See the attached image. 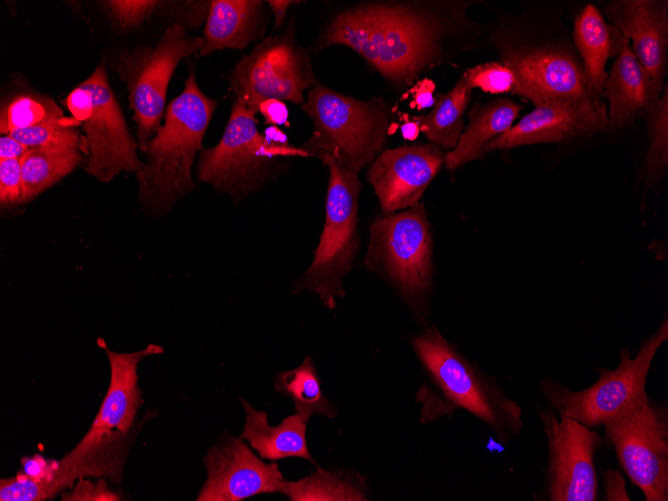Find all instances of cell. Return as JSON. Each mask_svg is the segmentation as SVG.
<instances>
[{
    "label": "cell",
    "instance_id": "60d3db41",
    "mask_svg": "<svg viewBox=\"0 0 668 501\" xmlns=\"http://www.w3.org/2000/svg\"><path fill=\"white\" fill-rule=\"evenodd\" d=\"M434 89V86L432 82L430 81H423L422 84H420L419 88L416 91L415 94V102L421 106V107H428L431 106L432 104L435 103V100L432 96V91Z\"/></svg>",
    "mask_w": 668,
    "mask_h": 501
},
{
    "label": "cell",
    "instance_id": "f546056e",
    "mask_svg": "<svg viewBox=\"0 0 668 501\" xmlns=\"http://www.w3.org/2000/svg\"><path fill=\"white\" fill-rule=\"evenodd\" d=\"M63 110L53 99L37 93H21L12 98L1 111V133L8 135L18 129L64 118Z\"/></svg>",
    "mask_w": 668,
    "mask_h": 501
},
{
    "label": "cell",
    "instance_id": "30bf717a",
    "mask_svg": "<svg viewBox=\"0 0 668 501\" xmlns=\"http://www.w3.org/2000/svg\"><path fill=\"white\" fill-rule=\"evenodd\" d=\"M129 433L114 430L97 440H80L59 460L39 454L22 458L23 471L1 479L0 500L51 499L85 477L105 476L120 484L131 441Z\"/></svg>",
    "mask_w": 668,
    "mask_h": 501
},
{
    "label": "cell",
    "instance_id": "74e56055",
    "mask_svg": "<svg viewBox=\"0 0 668 501\" xmlns=\"http://www.w3.org/2000/svg\"><path fill=\"white\" fill-rule=\"evenodd\" d=\"M258 112L265 118L267 123L282 125L288 121V108L284 101L279 99H266L259 104Z\"/></svg>",
    "mask_w": 668,
    "mask_h": 501
},
{
    "label": "cell",
    "instance_id": "d590c367",
    "mask_svg": "<svg viewBox=\"0 0 668 501\" xmlns=\"http://www.w3.org/2000/svg\"><path fill=\"white\" fill-rule=\"evenodd\" d=\"M71 492H63L64 501H117L121 496L108 488L105 479L96 483L81 478L72 487Z\"/></svg>",
    "mask_w": 668,
    "mask_h": 501
},
{
    "label": "cell",
    "instance_id": "277c9868",
    "mask_svg": "<svg viewBox=\"0 0 668 501\" xmlns=\"http://www.w3.org/2000/svg\"><path fill=\"white\" fill-rule=\"evenodd\" d=\"M217 104L200 90L191 67L183 91L165 110L164 124L143 149L146 161L136 177L146 211L163 215L196 187L192 166Z\"/></svg>",
    "mask_w": 668,
    "mask_h": 501
},
{
    "label": "cell",
    "instance_id": "ab89813d",
    "mask_svg": "<svg viewBox=\"0 0 668 501\" xmlns=\"http://www.w3.org/2000/svg\"><path fill=\"white\" fill-rule=\"evenodd\" d=\"M268 6L270 7L273 16H274V28H280L286 19V14L290 6H292L294 1L291 0H269L266 1Z\"/></svg>",
    "mask_w": 668,
    "mask_h": 501
},
{
    "label": "cell",
    "instance_id": "7402d4cb",
    "mask_svg": "<svg viewBox=\"0 0 668 501\" xmlns=\"http://www.w3.org/2000/svg\"><path fill=\"white\" fill-rule=\"evenodd\" d=\"M629 43L628 39L624 42L603 86L602 96L609 102L610 129L632 125L641 110L648 113L656 103L647 75Z\"/></svg>",
    "mask_w": 668,
    "mask_h": 501
},
{
    "label": "cell",
    "instance_id": "1f68e13d",
    "mask_svg": "<svg viewBox=\"0 0 668 501\" xmlns=\"http://www.w3.org/2000/svg\"><path fill=\"white\" fill-rule=\"evenodd\" d=\"M649 115L650 145L646 164V174L653 181L667 166L668 148V87L665 85L659 100Z\"/></svg>",
    "mask_w": 668,
    "mask_h": 501
},
{
    "label": "cell",
    "instance_id": "6da1fadb",
    "mask_svg": "<svg viewBox=\"0 0 668 501\" xmlns=\"http://www.w3.org/2000/svg\"><path fill=\"white\" fill-rule=\"evenodd\" d=\"M472 2H371L340 11L316 42V51L344 45L385 79L410 85L422 73L463 50Z\"/></svg>",
    "mask_w": 668,
    "mask_h": 501
},
{
    "label": "cell",
    "instance_id": "484cf974",
    "mask_svg": "<svg viewBox=\"0 0 668 501\" xmlns=\"http://www.w3.org/2000/svg\"><path fill=\"white\" fill-rule=\"evenodd\" d=\"M82 150L71 146L33 147L20 159L22 201L26 204L71 173L82 161Z\"/></svg>",
    "mask_w": 668,
    "mask_h": 501
},
{
    "label": "cell",
    "instance_id": "f1b7e54d",
    "mask_svg": "<svg viewBox=\"0 0 668 501\" xmlns=\"http://www.w3.org/2000/svg\"><path fill=\"white\" fill-rule=\"evenodd\" d=\"M320 383L313 359L307 356L297 368L277 373L274 389L280 395L291 398L296 413L307 423L314 414L329 418L337 415L335 405L323 395Z\"/></svg>",
    "mask_w": 668,
    "mask_h": 501
},
{
    "label": "cell",
    "instance_id": "7a4b0ae2",
    "mask_svg": "<svg viewBox=\"0 0 668 501\" xmlns=\"http://www.w3.org/2000/svg\"><path fill=\"white\" fill-rule=\"evenodd\" d=\"M413 348L430 382L417 393L423 423L451 417L462 408L480 419L503 443L520 434L523 420L519 404L446 341L436 327H428L416 336Z\"/></svg>",
    "mask_w": 668,
    "mask_h": 501
},
{
    "label": "cell",
    "instance_id": "e575fe53",
    "mask_svg": "<svg viewBox=\"0 0 668 501\" xmlns=\"http://www.w3.org/2000/svg\"><path fill=\"white\" fill-rule=\"evenodd\" d=\"M22 201V171L20 159L0 160V203L12 207Z\"/></svg>",
    "mask_w": 668,
    "mask_h": 501
},
{
    "label": "cell",
    "instance_id": "d4e9b609",
    "mask_svg": "<svg viewBox=\"0 0 668 501\" xmlns=\"http://www.w3.org/2000/svg\"><path fill=\"white\" fill-rule=\"evenodd\" d=\"M522 105L498 98L486 104H475L469 112V125L460 135L456 146L445 154L444 163L454 170L481 157L484 146L512 127Z\"/></svg>",
    "mask_w": 668,
    "mask_h": 501
},
{
    "label": "cell",
    "instance_id": "9a60e30c",
    "mask_svg": "<svg viewBox=\"0 0 668 501\" xmlns=\"http://www.w3.org/2000/svg\"><path fill=\"white\" fill-rule=\"evenodd\" d=\"M538 415L547 441L543 498L549 501H595L599 485L595 456L602 439L595 429L551 408Z\"/></svg>",
    "mask_w": 668,
    "mask_h": 501
},
{
    "label": "cell",
    "instance_id": "4fadbf2b",
    "mask_svg": "<svg viewBox=\"0 0 668 501\" xmlns=\"http://www.w3.org/2000/svg\"><path fill=\"white\" fill-rule=\"evenodd\" d=\"M365 266L387 277L406 299L414 301L428 293L432 241L423 204L373 221Z\"/></svg>",
    "mask_w": 668,
    "mask_h": 501
},
{
    "label": "cell",
    "instance_id": "d6986e66",
    "mask_svg": "<svg viewBox=\"0 0 668 501\" xmlns=\"http://www.w3.org/2000/svg\"><path fill=\"white\" fill-rule=\"evenodd\" d=\"M605 14L624 37L645 71L652 98L657 102L664 90L668 51L667 0H615Z\"/></svg>",
    "mask_w": 668,
    "mask_h": 501
},
{
    "label": "cell",
    "instance_id": "ba28073f",
    "mask_svg": "<svg viewBox=\"0 0 668 501\" xmlns=\"http://www.w3.org/2000/svg\"><path fill=\"white\" fill-rule=\"evenodd\" d=\"M320 159L329 170L325 222L313 261L295 281L293 293H315L326 308L333 309L337 298L345 295L343 281L359 249L358 198L362 185L356 173L331 157Z\"/></svg>",
    "mask_w": 668,
    "mask_h": 501
},
{
    "label": "cell",
    "instance_id": "9c48e42d",
    "mask_svg": "<svg viewBox=\"0 0 668 501\" xmlns=\"http://www.w3.org/2000/svg\"><path fill=\"white\" fill-rule=\"evenodd\" d=\"M65 105L80 122L84 170L100 182H109L121 172L137 173L143 167L139 144L130 134L120 105L109 86L104 62L65 99Z\"/></svg>",
    "mask_w": 668,
    "mask_h": 501
},
{
    "label": "cell",
    "instance_id": "cb8c5ba5",
    "mask_svg": "<svg viewBox=\"0 0 668 501\" xmlns=\"http://www.w3.org/2000/svg\"><path fill=\"white\" fill-rule=\"evenodd\" d=\"M239 400L246 413V422L240 437L246 439L262 459L275 461L299 457L315 464L306 442L307 423L297 413L283 419L278 426H270L265 411L254 409L242 398Z\"/></svg>",
    "mask_w": 668,
    "mask_h": 501
},
{
    "label": "cell",
    "instance_id": "7c38bea8",
    "mask_svg": "<svg viewBox=\"0 0 668 501\" xmlns=\"http://www.w3.org/2000/svg\"><path fill=\"white\" fill-rule=\"evenodd\" d=\"M225 77L236 99L256 112L266 99L302 105L304 90L317 84L309 52L296 41L293 16L281 35L262 40Z\"/></svg>",
    "mask_w": 668,
    "mask_h": 501
},
{
    "label": "cell",
    "instance_id": "4316f807",
    "mask_svg": "<svg viewBox=\"0 0 668 501\" xmlns=\"http://www.w3.org/2000/svg\"><path fill=\"white\" fill-rule=\"evenodd\" d=\"M472 95L466 73L447 93L439 94L433 109L415 118L419 130L439 147L453 149L463 130V117Z\"/></svg>",
    "mask_w": 668,
    "mask_h": 501
},
{
    "label": "cell",
    "instance_id": "4dcf8cb0",
    "mask_svg": "<svg viewBox=\"0 0 668 501\" xmlns=\"http://www.w3.org/2000/svg\"><path fill=\"white\" fill-rule=\"evenodd\" d=\"M79 125L81 126L80 122L74 117H64L60 120L49 121L28 128L14 130L8 135L30 148L71 146L82 150L83 136L77 129Z\"/></svg>",
    "mask_w": 668,
    "mask_h": 501
},
{
    "label": "cell",
    "instance_id": "d6a6232c",
    "mask_svg": "<svg viewBox=\"0 0 668 501\" xmlns=\"http://www.w3.org/2000/svg\"><path fill=\"white\" fill-rule=\"evenodd\" d=\"M465 73L472 88L488 93H511L515 83L513 73L500 62L480 64Z\"/></svg>",
    "mask_w": 668,
    "mask_h": 501
},
{
    "label": "cell",
    "instance_id": "52a82bcc",
    "mask_svg": "<svg viewBox=\"0 0 668 501\" xmlns=\"http://www.w3.org/2000/svg\"><path fill=\"white\" fill-rule=\"evenodd\" d=\"M668 339L667 318L655 333L644 340L633 357L628 348L621 350L615 369L599 368L597 381L573 391L553 378H542L538 389L558 415L595 429L644 405L649 396L646 383L652 361Z\"/></svg>",
    "mask_w": 668,
    "mask_h": 501
},
{
    "label": "cell",
    "instance_id": "8992f818",
    "mask_svg": "<svg viewBox=\"0 0 668 501\" xmlns=\"http://www.w3.org/2000/svg\"><path fill=\"white\" fill-rule=\"evenodd\" d=\"M256 113L236 99L220 141L200 151L197 179L229 195L236 205L263 186L276 158L307 156L299 147L288 145L286 135L275 126L262 135Z\"/></svg>",
    "mask_w": 668,
    "mask_h": 501
},
{
    "label": "cell",
    "instance_id": "836d02e7",
    "mask_svg": "<svg viewBox=\"0 0 668 501\" xmlns=\"http://www.w3.org/2000/svg\"><path fill=\"white\" fill-rule=\"evenodd\" d=\"M103 3L115 23L125 30L140 26L162 4L154 0H111Z\"/></svg>",
    "mask_w": 668,
    "mask_h": 501
},
{
    "label": "cell",
    "instance_id": "3957f363",
    "mask_svg": "<svg viewBox=\"0 0 668 501\" xmlns=\"http://www.w3.org/2000/svg\"><path fill=\"white\" fill-rule=\"evenodd\" d=\"M567 35L561 26L528 18L497 27L491 41L499 62L514 75L511 93L535 106L601 101L590 92L582 60Z\"/></svg>",
    "mask_w": 668,
    "mask_h": 501
},
{
    "label": "cell",
    "instance_id": "ffe728a7",
    "mask_svg": "<svg viewBox=\"0 0 668 501\" xmlns=\"http://www.w3.org/2000/svg\"><path fill=\"white\" fill-rule=\"evenodd\" d=\"M109 360L110 383L101 406L82 440L93 441L114 429L128 433L131 431L138 409L141 406V390L138 386V364L150 355L163 353L160 345L149 344L143 350L118 353L100 339Z\"/></svg>",
    "mask_w": 668,
    "mask_h": 501
},
{
    "label": "cell",
    "instance_id": "f35d334b",
    "mask_svg": "<svg viewBox=\"0 0 668 501\" xmlns=\"http://www.w3.org/2000/svg\"><path fill=\"white\" fill-rule=\"evenodd\" d=\"M30 147L11 137L5 135L0 138L1 159H21Z\"/></svg>",
    "mask_w": 668,
    "mask_h": 501
},
{
    "label": "cell",
    "instance_id": "e0dca14e",
    "mask_svg": "<svg viewBox=\"0 0 668 501\" xmlns=\"http://www.w3.org/2000/svg\"><path fill=\"white\" fill-rule=\"evenodd\" d=\"M444 158L443 149L431 142L380 153L370 164L366 178L378 197L383 214L417 205Z\"/></svg>",
    "mask_w": 668,
    "mask_h": 501
},
{
    "label": "cell",
    "instance_id": "5bb4252c",
    "mask_svg": "<svg viewBox=\"0 0 668 501\" xmlns=\"http://www.w3.org/2000/svg\"><path fill=\"white\" fill-rule=\"evenodd\" d=\"M619 465L646 501H668V410L648 401L604 424Z\"/></svg>",
    "mask_w": 668,
    "mask_h": 501
},
{
    "label": "cell",
    "instance_id": "603a6c76",
    "mask_svg": "<svg viewBox=\"0 0 668 501\" xmlns=\"http://www.w3.org/2000/svg\"><path fill=\"white\" fill-rule=\"evenodd\" d=\"M626 40L593 4H587L575 19L573 42L582 60L589 90L599 100L608 76L607 60L620 53Z\"/></svg>",
    "mask_w": 668,
    "mask_h": 501
},
{
    "label": "cell",
    "instance_id": "5b68a950",
    "mask_svg": "<svg viewBox=\"0 0 668 501\" xmlns=\"http://www.w3.org/2000/svg\"><path fill=\"white\" fill-rule=\"evenodd\" d=\"M301 108L314 127L299 146L307 156L331 157L358 174L381 153L390 114L382 97L359 100L317 83Z\"/></svg>",
    "mask_w": 668,
    "mask_h": 501
},
{
    "label": "cell",
    "instance_id": "b9f144b4",
    "mask_svg": "<svg viewBox=\"0 0 668 501\" xmlns=\"http://www.w3.org/2000/svg\"><path fill=\"white\" fill-rule=\"evenodd\" d=\"M415 127H418L417 124L414 125H406L402 128L403 134L405 137H413L416 136L417 132H413L412 130H416Z\"/></svg>",
    "mask_w": 668,
    "mask_h": 501
},
{
    "label": "cell",
    "instance_id": "ac0fdd59",
    "mask_svg": "<svg viewBox=\"0 0 668 501\" xmlns=\"http://www.w3.org/2000/svg\"><path fill=\"white\" fill-rule=\"evenodd\" d=\"M607 128L608 115L602 101L545 103L535 106L517 124L489 141L483 148V154L522 145L591 136Z\"/></svg>",
    "mask_w": 668,
    "mask_h": 501
},
{
    "label": "cell",
    "instance_id": "2e32d148",
    "mask_svg": "<svg viewBox=\"0 0 668 501\" xmlns=\"http://www.w3.org/2000/svg\"><path fill=\"white\" fill-rule=\"evenodd\" d=\"M207 478L197 501H239L279 492L284 477L276 463H265L242 441L226 435L206 453Z\"/></svg>",
    "mask_w": 668,
    "mask_h": 501
},
{
    "label": "cell",
    "instance_id": "44dd1931",
    "mask_svg": "<svg viewBox=\"0 0 668 501\" xmlns=\"http://www.w3.org/2000/svg\"><path fill=\"white\" fill-rule=\"evenodd\" d=\"M267 22L265 2L260 0H214L203 31L199 55L230 49H244L264 36Z\"/></svg>",
    "mask_w": 668,
    "mask_h": 501
},
{
    "label": "cell",
    "instance_id": "8fae6325",
    "mask_svg": "<svg viewBox=\"0 0 668 501\" xmlns=\"http://www.w3.org/2000/svg\"><path fill=\"white\" fill-rule=\"evenodd\" d=\"M202 37H190L180 23L169 25L155 46H139L117 58L116 71L129 92L141 151L154 137L165 114L169 81L178 63L199 53Z\"/></svg>",
    "mask_w": 668,
    "mask_h": 501
},
{
    "label": "cell",
    "instance_id": "83f0119b",
    "mask_svg": "<svg viewBox=\"0 0 668 501\" xmlns=\"http://www.w3.org/2000/svg\"><path fill=\"white\" fill-rule=\"evenodd\" d=\"M367 491L365 478L359 473L317 468L298 481H284L279 492L293 501H361L368 500Z\"/></svg>",
    "mask_w": 668,
    "mask_h": 501
},
{
    "label": "cell",
    "instance_id": "8d00e7d4",
    "mask_svg": "<svg viewBox=\"0 0 668 501\" xmlns=\"http://www.w3.org/2000/svg\"><path fill=\"white\" fill-rule=\"evenodd\" d=\"M604 499L606 501H629L625 481L619 470L608 469L603 473Z\"/></svg>",
    "mask_w": 668,
    "mask_h": 501
}]
</instances>
